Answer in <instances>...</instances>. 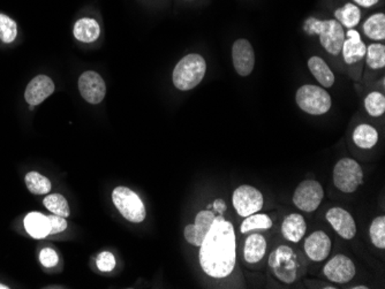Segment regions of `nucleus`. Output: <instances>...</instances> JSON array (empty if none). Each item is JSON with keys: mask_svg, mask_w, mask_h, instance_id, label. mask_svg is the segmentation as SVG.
I'll use <instances>...</instances> for the list:
<instances>
[{"mask_svg": "<svg viewBox=\"0 0 385 289\" xmlns=\"http://www.w3.org/2000/svg\"><path fill=\"white\" fill-rule=\"evenodd\" d=\"M200 247V265L205 275L224 279L233 272L237 261V239L232 222L223 215L216 217Z\"/></svg>", "mask_w": 385, "mask_h": 289, "instance_id": "nucleus-1", "label": "nucleus"}, {"mask_svg": "<svg viewBox=\"0 0 385 289\" xmlns=\"http://www.w3.org/2000/svg\"><path fill=\"white\" fill-rule=\"evenodd\" d=\"M268 264L273 275L287 285L299 281L307 271V263L302 254L285 244L272 250Z\"/></svg>", "mask_w": 385, "mask_h": 289, "instance_id": "nucleus-2", "label": "nucleus"}, {"mask_svg": "<svg viewBox=\"0 0 385 289\" xmlns=\"http://www.w3.org/2000/svg\"><path fill=\"white\" fill-rule=\"evenodd\" d=\"M205 72L207 63L205 58L196 53L188 54L184 56L174 68L172 75L174 87L181 92L191 90L201 83L205 78Z\"/></svg>", "mask_w": 385, "mask_h": 289, "instance_id": "nucleus-3", "label": "nucleus"}, {"mask_svg": "<svg viewBox=\"0 0 385 289\" xmlns=\"http://www.w3.org/2000/svg\"><path fill=\"white\" fill-rule=\"evenodd\" d=\"M304 30L309 35L316 34L320 36L322 46L330 54L338 56L342 52V47L345 41V32L343 27L337 20L321 21L318 19H309L304 25Z\"/></svg>", "mask_w": 385, "mask_h": 289, "instance_id": "nucleus-4", "label": "nucleus"}, {"mask_svg": "<svg viewBox=\"0 0 385 289\" xmlns=\"http://www.w3.org/2000/svg\"><path fill=\"white\" fill-rule=\"evenodd\" d=\"M295 100L304 112L311 116L325 114L333 105L329 92L314 85H304L298 89Z\"/></svg>", "mask_w": 385, "mask_h": 289, "instance_id": "nucleus-5", "label": "nucleus"}, {"mask_svg": "<svg viewBox=\"0 0 385 289\" xmlns=\"http://www.w3.org/2000/svg\"><path fill=\"white\" fill-rule=\"evenodd\" d=\"M333 184L345 194H352L364 184V171L352 158H342L333 169Z\"/></svg>", "mask_w": 385, "mask_h": 289, "instance_id": "nucleus-6", "label": "nucleus"}, {"mask_svg": "<svg viewBox=\"0 0 385 289\" xmlns=\"http://www.w3.org/2000/svg\"><path fill=\"white\" fill-rule=\"evenodd\" d=\"M112 201L118 211L128 222L140 224L147 217L145 206L138 195L127 187L114 188L112 191Z\"/></svg>", "mask_w": 385, "mask_h": 289, "instance_id": "nucleus-7", "label": "nucleus"}, {"mask_svg": "<svg viewBox=\"0 0 385 289\" xmlns=\"http://www.w3.org/2000/svg\"><path fill=\"white\" fill-rule=\"evenodd\" d=\"M324 198L322 184L316 180H304L294 191L293 204L304 212H314Z\"/></svg>", "mask_w": 385, "mask_h": 289, "instance_id": "nucleus-8", "label": "nucleus"}, {"mask_svg": "<svg viewBox=\"0 0 385 289\" xmlns=\"http://www.w3.org/2000/svg\"><path fill=\"white\" fill-rule=\"evenodd\" d=\"M232 203L238 215L246 218L248 215L261 211L264 198L261 191L256 188L249 184H242L234 191Z\"/></svg>", "mask_w": 385, "mask_h": 289, "instance_id": "nucleus-9", "label": "nucleus"}, {"mask_svg": "<svg viewBox=\"0 0 385 289\" xmlns=\"http://www.w3.org/2000/svg\"><path fill=\"white\" fill-rule=\"evenodd\" d=\"M357 268L353 261L345 255H336L325 264L323 275L335 283H347L355 277Z\"/></svg>", "mask_w": 385, "mask_h": 289, "instance_id": "nucleus-10", "label": "nucleus"}, {"mask_svg": "<svg viewBox=\"0 0 385 289\" xmlns=\"http://www.w3.org/2000/svg\"><path fill=\"white\" fill-rule=\"evenodd\" d=\"M79 90L85 100L90 104H99L105 97V82L98 73L85 72L79 78Z\"/></svg>", "mask_w": 385, "mask_h": 289, "instance_id": "nucleus-11", "label": "nucleus"}, {"mask_svg": "<svg viewBox=\"0 0 385 289\" xmlns=\"http://www.w3.org/2000/svg\"><path fill=\"white\" fill-rule=\"evenodd\" d=\"M232 61L236 72L240 76H248L255 67V52L247 39H239L232 46Z\"/></svg>", "mask_w": 385, "mask_h": 289, "instance_id": "nucleus-12", "label": "nucleus"}, {"mask_svg": "<svg viewBox=\"0 0 385 289\" xmlns=\"http://www.w3.org/2000/svg\"><path fill=\"white\" fill-rule=\"evenodd\" d=\"M325 218L340 237L345 240H352L357 234V224L350 212L343 208H331L326 212Z\"/></svg>", "mask_w": 385, "mask_h": 289, "instance_id": "nucleus-13", "label": "nucleus"}, {"mask_svg": "<svg viewBox=\"0 0 385 289\" xmlns=\"http://www.w3.org/2000/svg\"><path fill=\"white\" fill-rule=\"evenodd\" d=\"M215 218V213L210 210L198 212L195 217L194 224L185 227L184 237L188 244H191L194 247H200L202 242L205 241L209 229L211 228Z\"/></svg>", "mask_w": 385, "mask_h": 289, "instance_id": "nucleus-14", "label": "nucleus"}, {"mask_svg": "<svg viewBox=\"0 0 385 289\" xmlns=\"http://www.w3.org/2000/svg\"><path fill=\"white\" fill-rule=\"evenodd\" d=\"M333 249V241L323 231H316L304 240V250L313 261H323Z\"/></svg>", "mask_w": 385, "mask_h": 289, "instance_id": "nucleus-15", "label": "nucleus"}, {"mask_svg": "<svg viewBox=\"0 0 385 289\" xmlns=\"http://www.w3.org/2000/svg\"><path fill=\"white\" fill-rule=\"evenodd\" d=\"M54 83L46 75H37L29 82L25 92V102L29 105L37 106L54 92Z\"/></svg>", "mask_w": 385, "mask_h": 289, "instance_id": "nucleus-16", "label": "nucleus"}, {"mask_svg": "<svg viewBox=\"0 0 385 289\" xmlns=\"http://www.w3.org/2000/svg\"><path fill=\"white\" fill-rule=\"evenodd\" d=\"M342 51L345 63L352 65L364 59L367 46L361 41L360 34L354 29H350L347 32V39L344 41Z\"/></svg>", "mask_w": 385, "mask_h": 289, "instance_id": "nucleus-17", "label": "nucleus"}, {"mask_svg": "<svg viewBox=\"0 0 385 289\" xmlns=\"http://www.w3.org/2000/svg\"><path fill=\"white\" fill-rule=\"evenodd\" d=\"M307 232V222L299 213H290L284 218L282 234L290 242L299 244Z\"/></svg>", "mask_w": 385, "mask_h": 289, "instance_id": "nucleus-18", "label": "nucleus"}, {"mask_svg": "<svg viewBox=\"0 0 385 289\" xmlns=\"http://www.w3.org/2000/svg\"><path fill=\"white\" fill-rule=\"evenodd\" d=\"M25 228L34 239H44L51 235L49 215L41 212H30L25 217Z\"/></svg>", "mask_w": 385, "mask_h": 289, "instance_id": "nucleus-19", "label": "nucleus"}, {"mask_svg": "<svg viewBox=\"0 0 385 289\" xmlns=\"http://www.w3.org/2000/svg\"><path fill=\"white\" fill-rule=\"evenodd\" d=\"M267 240L262 234H251L244 241V257L248 264H256L261 261L267 253Z\"/></svg>", "mask_w": 385, "mask_h": 289, "instance_id": "nucleus-20", "label": "nucleus"}, {"mask_svg": "<svg viewBox=\"0 0 385 289\" xmlns=\"http://www.w3.org/2000/svg\"><path fill=\"white\" fill-rule=\"evenodd\" d=\"M75 39L83 43L95 42L101 35V27L98 22L90 18L80 19L76 21L73 29Z\"/></svg>", "mask_w": 385, "mask_h": 289, "instance_id": "nucleus-21", "label": "nucleus"}, {"mask_svg": "<svg viewBox=\"0 0 385 289\" xmlns=\"http://www.w3.org/2000/svg\"><path fill=\"white\" fill-rule=\"evenodd\" d=\"M308 68L314 78L320 82V85L324 88H331L335 83V75L330 69L328 64L320 56H311L308 61Z\"/></svg>", "mask_w": 385, "mask_h": 289, "instance_id": "nucleus-22", "label": "nucleus"}, {"mask_svg": "<svg viewBox=\"0 0 385 289\" xmlns=\"http://www.w3.org/2000/svg\"><path fill=\"white\" fill-rule=\"evenodd\" d=\"M353 142L360 149L374 148L378 142L377 131L371 125H359L353 131Z\"/></svg>", "mask_w": 385, "mask_h": 289, "instance_id": "nucleus-23", "label": "nucleus"}, {"mask_svg": "<svg viewBox=\"0 0 385 289\" xmlns=\"http://www.w3.org/2000/svg\"><path fill=\"white\" fill-rule=\"evenodd\" d=\"M364 32L366 35L374 41H384L385 39V14L377 13L371 15L364 22Z\"/></svg>", "mask_w": 385, "mask_h": 289, "instance_id": "nucleus-24", "label": "nucleus"}, {"mask_svg": "<svg viewBox=\"0 0 385 289\" xmlns=\"http://www.w3.org/2000/svg\"><path fill=\"white\" fill-rule=\"evenodd\" d=\"M335 18L340 25L352 29L359 25L361 19L360 8L353 4H346L344 8H340L335 12Z\"/></svg>", "mask_w": 385, "mask_h": 289, "instance_id": "nucleus-25", "label": "nucleus"}, {"mask_svg": "<svg viewBox=\"0 0 385 289\" xmlns=\"http://www.w3.org/2000/svg\"><path fill=\"white\" fill-rule=\"evenodd\" d=\"M25 186L28 188V191L32 194L37 195H46L49 194L52 184L51 181L48 178L44 177L42 174L37 172L27 173L25 178Z\"/></svg>", "mask_w": 385, "mask_h": 289, "instance_id": "nucleus-26", "label": "nucleus"}, {"mask_svg": "<svg viewBox=\"0 0 385 289\" xmlns=\"http://www.w3.org/2000/svg\"><path fill=\"white\" fill-rule=\"evenodd\" d=\"M273 225L271 218L264 213H254L248 215L240 226V232L242 234L249 233L256 229H270Z\"/></svg>", "mask_w": 385, "mask_h": 289, "instance_id": "nucleus-27", "label": "nucleus"}, {"mask_svg": "<svg viewBox=\"0 0 385 289\" xmlns=\"http://www.w3.org/2000/svg\"><path fill=\"white\" fill-rule=\"evenodd\" d=\"M44 206H45L50 212H52L53 215H61L64 218H67L71 215L70 205H68L67 200L61 194L48 195L44 198Z\"/></svg>", "mask_w": 385, "mask_h": 289, "instance_id": "nucleus-28", "label": "nucleus"}, {"mask_svg": "<svg viewBox=\"0 0 385 289\" xmlns=\"http://www.w3.org/2000/svg\"><path fill=\"white\" fill-rule=\"evenodd\" d=\"M366 61L373 69H381L385 66V46L383 44H371L366 51Z\"/></svg>", "mask_w": 385, "mask_h": 289, "instance_id": "nucleus-29", "label": "nucleus"}, {"mask_svg": "<svg viewBox=\"0 0 385 289\" xmlns=\"http://www.w3.org/2000/svg\"><path fill=\"white\" fill-rule=\"evenodd\" d=\"M364 107L371 117H381L384 114L385 97L381 92H374L364 99Z\"/></svg>", "mask_w": 385, "mask_h": 289, "instance_id": "nucleus-30", "label": "nucleus"}, {"mask_svg": "<svg viewBox=\"0 0 385 289\" xmlns=\"http://www.w3.org/2000/svg\"><path fill=\"white\" fill-rule=\"evenodd\" d=\"M369 237L375 247L378 249L385 248V217L379 215L371 222L369 227Z\"/></svg>", "mask_w": 385, "mask_h": 289, "instance_id": "nucleus-31", "label": "nucleus"}, {"mask_svg": "<svg viewBox=\"0 0 385 289\" xmlns=\"http://www.w3.org/2000/svg\"><path fill=\"white\" fill-rule=\"evenodd\" d=\"M18 36V25L8 15L0 14V39L4 43L14 42Z\"/></svg>", "mask_w": 385, "mask_h": 289, "instance_id": "nucleus-32", "label": "nucleus"}, {"mask_svg": "<svg viewBox=\"0 0 385 289\" xmlns=\"http://www.w3.org/2000/svg\"><path fill=\"white\" fill-rule=\"evenodd\" d=\"M96 265L102 272H111L116 268V258L110 251H103L97 256Z\"/></svg>", "mask_w": 385, "mask_h": 289, "instance_id": "nucleus-33", "label": "nucleus"}, {"mask_svg": "<svg viewBox=\"0 0 385 289\" xmlns=\"http://www.w3.org/2000/svg\"><path fill=\"white\" fill-rule=\"evenodd\" d=\"M58 261H59V257H58L57 253L51 248H44L39 254V261L45 268H54L58 264Z\"/></svg>", "mask_w": 385, "mask_h": 289, "instance_id": "nucleus-34", "label": "nucleus"}, {"mask_svg": "<svg viewBox=\"0 0 385 289\" xmlns=\"http://www.w3.org/2000/svg\"><path fill=\"white\" fill-rule=\"evenodd\" d=\"M50 225H51V235L59 234L64 232L67 228V222L66 218L61 217V215H49Z\"/></svg>", "mask_w": 385, "mask_h": 289, "instance_id": "nucleus-35", "label": "nucleus"}, {"mask_svg": "<svg viewBox=\"0 0 385 289\" xmlns=\"http://www.w3.org/2000/svg\"><path fill=\"white\" fill-rule=\"evenodd\" d=\"M212 208H214V211L217 212L219 215H223L224 212L227 211V203L222 198H218V200H216L212 203Z\"/></svg>", "mask_w": 385, "mask_h": 289, "instance_id": "nucleus-36", "label": "nucleus"}, {"mask_svg": "<svg viewBox=\"0 0 385 289\" xmlns=\"http://www.w3.org/2000/svg\"><path fill=\"white\" fill-rule=\"evenodd\" d=\"M357 5H360L362 8H371L374 5L377 4L378 0H353Z\"/></svg>", "mask_w": 385, "mask_h": 289, "instance_id": "nucleus-37", "label": "nucleus"}, {"mask_svg": "<svg viewBox=\"0 0 385 289\" xmlns=\"http://www.w3.org/2000/svg\"><path fill=\"white\" fill-rule=\"evenodd\" d=\"M352 288H353V289H368V287H366V286H354V287H352Z\"/></svg>", "mask_w": 385, "mask_h": 289, "instance_id": "nucleus-38", "label": "nucleus"}, {"mask_svg": "<svg viewBox=\"0 0 385 289\" xmlns=\"http://www.w3.org/2000/svg\"><path fill=\"white\" fill-rule=\"evenodd\" d=\"M0 289H10V287L6 285H3V283H0Z\"/></svg>", "mask_w": 385, "mask_h": 289, "instance_id": "nucleus-39", "label": "nucleus"}]
</instances>
